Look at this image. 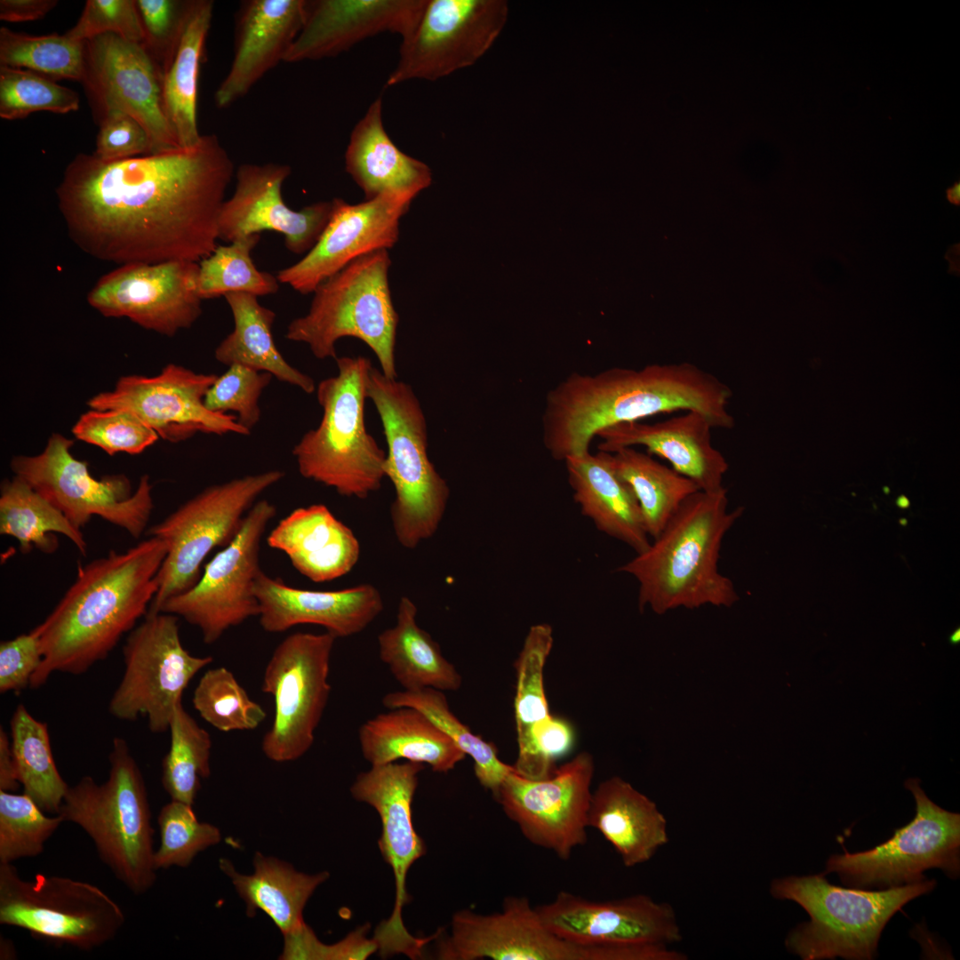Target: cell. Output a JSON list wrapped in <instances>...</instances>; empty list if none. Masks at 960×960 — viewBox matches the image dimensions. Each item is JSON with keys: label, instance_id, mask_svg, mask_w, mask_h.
Here are the masks:
<instances>
[{"label": "cell", "instance_id": "26", "mask_svg": "<svg viewBox=\"0 0 960 960\" xmlns=\"http://www.w3.org/2000/svg\"><path fill=\"white\" fill-rule=\"evenodd\" d=\"M496 8L480 0H428L413 31L402 40L387 85L436 81L479 55L495 32Z\"/></svg>", "mask_w": 960, "mask_h": 960}, {"label": "cell", "instance_id": "1", "mask_svg": "<svg viewBox=\"0 0 960 960\" xmlns=\"http://www.w3.org/2000/svg\"><path fill=\"white\" fill-rule=\"evenodd\" d=\"M235 174L214 134L191 147L104 162L77 154L57 188L72 240L103 261L197 262L216 249L218 220Z\"/></svg>", "mask_w": 960, "mask_h": 960}, {"label": "cell", "instance_id": "13", "mask_svg": "<svg viewBox=\"0 0 960 960\" xmlns=\"http://www.w3.org/2000/svg\"><path fill=\"white\" fill-rule=\"evenodd\" d=\"M905 787L916 801L913 820L872 849L830 856L823 874L836 873L844 885L864 890L919 883L926 879L925 870L935 868L949 878L959 876L960 814L930 800L919 779L907 780Z\"/></svg>", "mask_w": 960, "mask_h": 960}, {"label": "cell", "instance_id": "14", "mask_svg": "<svg viewBox=\"0 0 960 960\" xmlns=\"http://www.w3.org/2000/svg\"><path fill=\"white\" fill-rule=\"evenodd\" d=\"M179 617L148 612L123 647L124 673L108 712L121 721L146 718L152 732L168 731L177 705L194 676L212 662L192 655L183 646Z\"/></svg>", "mask_w": 960, "mask_h": 960}, {"label": "cell", "instance_id": "6", "mask_svg": "<svg viewBox=\"0 0 960 960\" xmlns=\"http://www.w3.org/2000/svg\"><path fill=\"white\" fill-rule=\"evenodd\" d=\"M935 887L934 879L884 890L841 887L822 873L775 878L770 893L797 903L810 916L788 932L785 946L790 953L803 960H870L895 913Z\"/></svg>", "mask_w": 960, "mask_h": 960}, {"label": "cell", "instance_id": "10", "mask_svg": "<svg viewBox=\"0 0 960 960\" xmlns=\"http://www.w3.org/2000/svg\"><path fill=\"white\" fill-rule=\"evenodd\" d=\"M284 476L271 469L211 485L150 527L147 534L164 540L167 554L148 612H158L166 600L190 589L205 557L234 540L256 500Z\"/></svg>", "mask_w": 960, "mask_h": 960}, {"label": "cell", "instance_id": "4", "mask_svg": "<svg viewBox=\"0 0 960 960\" xmlns=\"http://www.w3.org/2000/svg\"><path fill=\"white\" fill-rule=\"evenodd\" d=\"M742 514L743 507L728 509L725 488L688 496L649 547L616 570L637 580L639 610L732 606L740 596L717 564L724 537Z\"/></svg>", "mask_w": 960, "mask_h": 960}, {"label": "cell", "instance_id": "35", "mask_svg": "<svg viewBox=\"0 0 960 960\" xmlns=\"http://www.w3.org/2000/svg\"><path fill=\"white\" fill-rule=\"evenodd\" d=\"M363 756L372 765L404 759L446 773L466 755L425 714L411 707L391 708L364 723L358 731Z\"/></svg>", "mask_w": 960, "mask_h": 960}, {"label": "cell", "instance_id": "17", "mask_svg": "<svg viewBox=\"0 0 960 960\" xmlns=\"http://www.w3.org/2000/svg\"><path fill=\"white\" fill-rule=\"evenodd\" d=\"M276 506L258 500L247 513L234 540L204 565L188 590L166 600L158 612L183 618L197 627L205 644L218 641L229 628L259 615L254 592L260 567V542Z\"/></svg>", "mask_w": 960, "mask_h": 960}, {"label": "cell", "instance_id": "45", "mask_svg": "<svg viewBox=\"0 0 960 960\" xmlns=\"http://www.w3.org/2000/svg\"><path fill=\"white\" fill-rule=\"evenodd\" d=\"M171 743L162 762V784L171 800L193 805L211 773L212 738L180 702L169 725Z\"/></svg>", "mask_w": 960, "mask_h": 960}, {"label": "cell", "instance_id": "47", "mask_svg": "<svg viewBox=\"0 0 960 960\" xmlns=\"http://www.w3.org/2000/svg\"><path fill=\"white\" fill-rule=\"evenodd\" d=\"M0 65L29 69L55 81L82 82L85 71L84 42L65 34L30 36L2 27Z\"/></svg>", "mask_w": 960, "mask_h": 960}, {"label": "cell", "instance_id": "56", "mask_svg": "<svg viewBox=\"0 0 960 960\" xmlns=\"http://www.w3.org/2000/svg\"><path fill=\"white\" fill-rule=\"evenodd\" d=\"M370 924H365L348 933L340 941L326 945L305 924L298 932L284 937L283 959L364 960L378 951L376 940L367 938Z\"/></svg>", "mask_w": 960, "mask_h": 960}, {"label": "cell", "instance_id": "61", "mask_svg": "<svg viewBox=\"0 0 960 960\" xmlns=\"http://www.w3.org/2000/svg\"><path fill=\"white\" fill-rule=\"evenodd\" d=\"M945 197L947 201L954 205H960V181H955L951 186L946 188Z\"/></svg>", "mask_w": 960, "mask_h": 960}, {"label": "cell", "instance_id": "51", "mask_svg": "<svg viewBox=\"0 0 960 960\" xmlns=\"http://www.w3.org/2000/svg\"><path fill=\"white\" fill-rule=\"evenodd\" d=\"M157 824L160 844L154 854L156 870L172 866L186 868L200 852L219 844L221 839L217 827L201 822L192 805L176 800H171L162 807Z\"/></svg>", "mask_w": 960, "mask_h": 960}, {"label": "cell", "instance_id": "20", "mask_svg": "<svg viewBox=\"0 0 960 960\" xmlns=\"http://www.w3.org/2000/svg\"><path fill=\"white\" fill-rule=\"evenodd\" d=\"M441 960H613L611 948L586 947L552 932L524 896H509L500 912H456L437 944Z\"/></svg>", "mask_w": 960, "mask_h": 960}, {"label": "cell", "instance_id": "25", "mask_svg": "<svg viewBox=\"0 0 960 960\" xmlns=\"http://www.w3.org/2000/svg\"><path fill=\"white\" fill-rule=\"evenodd\" d=\"M291 174L287 164H244L236 171L233 195L221 206L218 237L231 243L265 230L284 235L292 253H307L326 227L332 200L317 202L296 211L284 201L282 187Z\"/></svg>", "mask_w": 960, "mask_h": 960}, {"label": "cell", "instance_id": "57", "mask_svg": "<svg viewBox=\"0 0 960 960\" xmlns=\"http://www.w3.org/2000/svg\"><path fill=\"white\" fill-rule=\"evenodd\" d=\"M151 154L149 137L135 118L120 110L102 116L92 154L96 158L113 162Z\"/></svg>", "mask_w": 960, "mask_h": 960}, {"label": "cell", "instance_id": "55", "mask_svg": "<svg viewBox=\"0 0 960 960\" xmlns=\"http://www.w3.org/2000/svg\"><path fill=\"white\" fill-rule=\"evenodd\" d=\"M144 47L164 71L179 42L189 1L135 0Z\"/></svg>", "mask_w": 960, "mask_h": 960}, {"label": "cell", "instance_id": "3", "mask_svg": "<svg viewBox=\"0 0 960 960\" xmlns=\"http://www.w3.org/2000/svg\"><path fill=\"white\" fill-rule=\"evenodd\" d=\"M166 554L165 542L150 536L125 552L111 550L80 565L74 583L32 629L42 660L29 686L41 687L55 673L84 674L105 660L148 613Z\"/></svg>", "mask_w": 960, "mask_h": 960}, {"label": "cell", "instance_id": "39", "mask_svg": "<svg viewBox=\"0 0 960 960\" xmlns=\"http://www.w3.org/2000/svg\"><path fill=\"white\" fill-rule=\"evenodd\" d=\"M234 318V330L218 345L215 358L230 366L242 364L265 372L307 394L316 390L314 380L292 366L277 349L272 335L276 313L260 305L258 297L234 292L224 296Z\"/></svg>", "mask_w": 960, "mask_h": 960}, {"label": "cell", "instance_id": "19", "mask_svg": "<svg viewBox=\"0 0 960 960\" xmlns=\"http://www.w3.org/2000/svg\"><path fill=\"white\" fill-rule=\"evenodd\" d=\"M217 377L169 364L155 376H123L112 390L97 394L87 404L91 409L133 413L171 443L185 441L199 432L249 435L236 415L205 407L204 396Z\"/></svg>", "mask_w": 960, "mask_h": 960}, {"label": "cell", "instance_id": "2", "mask_svg": "<svg viewBox=\"0 0 960 960\" xmlns=\"http://www.w3.org/2000/svg\"><path fill=\"white\" fill-rule=\"evenodd\" d=\"M732 396L727 384L688 362L573 372L547 394L543 444L552 458L564 461L590 452L603 428L676 411H697L713 428L731 429Z\"/></svg>", "mask_w": 960, "mask_h": 960}, {"label": "cell", "instance_id": "5", "mask_svg": "<svg viewBox=\"0 0 960 960\" xmlns=\"http://www.w3.org/2000/svg\"><path fill=\"white\" fill-rule=\"evenodd\" d=\"M108 763L104 782L84 776L68 787L58 814L88 835L101 861L139 896L156 879L147 787L125 740H113Z\"/></svg>", "mask_w": 960, "mask_h": 960}, {"label": "cell", "instance_id": "64", "mask_svg": "<svg viewBox=\"0 0 960 960\" xmlns=\"http://www.w3.org/2000/svg\"><path fill=\"white\" fill-rule=\"evenodd\" d=\"M900 523L902 524H906L907 521L903 518L902 520L900 521Z\"/></svg>", "mask_w": 960, "mask_h": 960}, {"label": "cell", "instance_id": "46", "mask_svg": "<svg viewBox=\"0 0 960 960\" xmlns=\"http://www.w3.org/2000/svg\"><path fill=\"white\" fill-rule=\"evenodd\" d=\"M260 239V234L238 238L229 245H220L199 263L197 290L202 300L244 292L266 296L276 292L278 280L254 265L251 252Z\"/></svg>", "mask_w": 960, "mask_h": 960}, {"label": "cell", "instance_id": "34", "mask_svg": "<svg viewBox=\"0 0 960 960\" xmlns=\"http://www.w3.org/2000/svg\"><path fill=\"white\" fill-rule=\"evenodd\" d=\"M569 484L582 515L602 532L629 546L636 554L650 545L638 503L630 488L612 469L605 452L568 457Z\"/></svg>", "mask_w": 960, "mask_h": 960}, {"label": "cell", "instance_id": "21", "mask_svg": "<svg viewBox=\"0 0 960 960\" xmlns=\"http://www.w3.org/2000/svg\"><path fill=\"white\" fill-rule=\"evenodd\" d=\"M81 82L101 117L120 110L146 130L152 154L179 148L164 114L163 72L143 44L106 33L84 42Z\"/></svg>", "mask_w": 960, "mask_h": 960}, {"label": "cell", "instance_id": "22", "mask_svg": "<svg viewBox=\"0 0 960 960\" xmlns=\"http://www.w3.org/2000/svg\"><path fill=\"white\" fill-rule=\"evenodd\" d=\"M198 270L197 262L186 260L121 265L99 279L87 300L104 316L173 336L202 314Z\"/></svg>", "mask_w": 960, "mask_h": 960}, {"label": "cell", "instance_id": "53", "mask_svg": "<svg viewBox=\"0 0 960 960\" xmlns=\"http://www.w3.org/2000/svg\"><path fill=\"white\" fill-rule=\"evenodd\" d=\"M272 377L268 372L232 364L210 387L204 405L214 412H236L237 422L251 432L260 419L259 399Z\"/></svg>", "mask_w": 960, "mask_h": 960}, {"label": "cell", "instance_id": "31", "mask_svg": "<svg viewBox=\"0 0 960 960\" xmlns=\"http://www.w3.org/2000/svg\"><path fill=\"white\" fill-rule=\"evenodd\" d=\"M267 543L284 553L301 575L317 583L346 575L360 556L353 531L324 504L293 509L269 532Z\"/></svg>", "mask_w": 960, "mask_h": 960}, {"label": "cell", "instance_id": "44", "mask_svg": "<svg viewBox=\"0 0 960 960\" xmlns=\"http://www.w3.org/2000/svg\"><path fill=\"white\" fill-rule=\"evenodd\" d=\"M383 705L391 709L400 707L414 708L433 721L474 762L476 778L482 787L496 793L504 779L514 770L502 762L493 743L471 732L450 709L444 692L424 688L399 691L386 694Z\"/></svg>", "mask_w": 960, "mask_h": 960}, {"label": "cell", "instance_id": "18", "mask_svg": "<svg viewBox=\"0 0 960 960\" xmlns=\"http://www.w3.org/2000/svg\"><path fill=\"white\" fill-rule=\"evenodd\" d=\"M594 771L593 757L587 752L541 780L522 777L513 770L493 796L525 839L568 860L588 840Z\"/></svg>", "mask_w": 960, "mask_h": 960}, {"label": "cell", "instance_id": "15", "mask_svg": "<svg viewBox=\"0 0 960 960\" xmlns=\"http://www.w3.org/2000/svg\"><path fill=\"white\" fill-rule=\"evenodd\" d=\"M335 640L328 632H296L274 650L261 686L275 702L272 724L261 741L269 760L294 761L312 747L331 693L328 678Z\"/></svg>", "mask_w": 960, "mask_h": 960}, {"label": "cell", "instance_id": "12", "mask_svg": "<svg viewBox=\"0 0 960 960\" xmlns=\"http://www.w3.org/2000/svg\"><path fill=\"white\" fill-rule=\"evenodd\" d=\"M73 441L54 433L42 452L18 455L11 460L16 476L59 508L78 529L93 516L125 530L137 539L146 531L154 504L149 476L137 489L124 475L93 477L84 460L73 456Z\"/></svg>", "mask_w": 960, "mask_h": 960}, {"label": "cell", "instance_id": "38", "mask_svg": "<svg viewBox=\"0 0 960 960\" xmlns=\"http://www.w3.org/2000/svg\"><path fill=\"white\" fill-rule=\"evenodd\" d=\"M417 612L412 599L400 598L396 624L378 636L380 660L405 691L458 690L460 675L444 657L439 644L417 624Z\"/></svg>", "mask_w": 960, "mask_h": 960}, {"label": "cell", "instance_id": "24", "mask_svg": "<svg viewBox=\"0 0 960 960\" xmlns=\"http://www.w3.org/2000/svg\"><path fill=\"white\" fill-rule=\"evenodd\" d=\"M412 199L383 194L358 204L332 199L330 220L316 244L297 263L281 269L278 282L301 294L316 287L356 259L392 248L401 218Z\"/></svg>", "mask_w": 960, "mask_h": 960}, {"label": "cell", "instance_id": "41", "mask_svg": "<svg viewBox=\"0 0 960 960\" xmlns=\"http://www.w3.org/2000/svg\"><path fill=\"white\" fill-rule=\"evenodd\" d=\"M606 453L614 472L633 492L645 531L652 539L660 533L682 502L700 491L692 480L635 447Z\"/></svg>", "mask_w": 960, "mask_h": 960}, {"label": "cell", "instance_id": "27", "mask_svg": "<svg viewBox=\"0 0 960 960\" xmlns=\"http://www.w3.org/2000/svg\"><path fill=\"white\" fill-rule=\"evenodd\" d=\"M428 0H305L304 22L284 62L331 58L380 33L402 40L415 30Z\"/></svg>", "mask_w": 960, "mask_h": 960}, {"label": "cell", "instance_id": "54", "mask_svg": "<svg viewBox=\"0 0 960 960\" xmlns=\"http://www.w3.org/2000/svg\"><path fill=\"white\" fill-rule=\"evenodd\" d=\"M106 33L144 44V30L134 0H87L79 20L65 36L84 42Z\"/></svg>", "mask_w": 960, "mask_h": 960}, {"label": "cell", "instance_id": "11", "mask_svg": "<svg viewBox=\"0 0 960 960\" xmlns=\"http://www.w3.org/2000/svg\"><path fill=\"white\" fill-rule=\"evenodd\" d=\"M125 923L120 906L95 884L60 876H20L0 863V924L90 951L116 938Z\"/></svg>", "mask_w": 960, "mask_h": 960}, {"label": "cell", "instance_id": "9", "mask_svg": "<svg viewBox=\"0 0 960 960\" xmlns=\"http://www.w3.org/2000/svg\"><path fill=\"white\" fill-rule=\"evenodd\" d=\"M388 250L356 259L315 290L308 311L287 326V340L307 344L318 359L337 358L344 337L364 341L380 371L397 378L395 348L398 314L388 284Z\"/></svg>", "mask_w": 960, "mask_h": 960}, {"label": "cell", "instance_id": "28", "mask_svg": "<svg viewBox=\"0 0 960 960\" xmlns=\"http://www.w3.org/2000/svg\"><path fill=\"white\" fill-rule=\"evenodd\" d=\"M254 592L259 603L260 624L268 633L312 624L324 628L336 638L347 637L366 628L384 607L380 591L371 584L315 591L288 586L262 571L257 577Z\"/></svg>", "mask_w": 960, "mask_h": 960}, {"label": "cell", "instance_id": "40", "mask_svg": "<svg viewBox=\"0 0 960 960\" xmlns=\"http://www.w3.org/2000/svg\"><path fill=\"white\" fill-rule=\"evenodd\" d=\"M553 643L550 625H533L515 661L516 686L514 710L518 754L513 768L518 775L531 780H536L537 740L553 718L544 690V667Z\"/></svg>", "mask_w": 960, "mask_h": 960}, {"label": "cell", "instance_id": "33", "mask_svg": "<svg viewBox=\"0 0 960 960\" xmlns=\"http://www.w3.org/2000/svg\"><path fill=\"white\" fill-rule=\"evenodd\" d=\"M345 168L365 199L395 194L413 200L432 183L430 168L401 151L388 135L381 97L354 126L345 152Z\"/></svg>", "mask_w": 960, "mask_h": 960}, {"label": "cell", "instance_id": "8", "mask_svg": "<svg viewBox=\"0 0 960 960\" xmlns=\"http://www.w3.org/2000/svg\"><path fill=\"white\" fill-rule=\"evenodd\" d=\"M386 438L385 476L393 484L390 517L395 536L413 549L438 530L450 488L428 454V426L412 387L371 368L366 387Z\"/></svg>", "mask_w": 960, "mask_h": 960}, {"label": "cell", "instance_id": "29", "mask_svg": "<svg viewBox=\"0 0 960 960\" xmlns=\"http://www.w3.org/2000/svg\"><path fill=\"white\" fill-rule=\"evenodd\" d=\"M305 0L244 1L236 19L234 54L214 103L227 108L244 98L279 62L304 22Z\"/></svg>", "mask_w": 960, "mask_h": 960}, {"label": "cell", "instance_id": "43", "mask_svg": "<svg viewBox=\"0 0 960 960\" xmlns=\"http://www.w3.org/2000/svg\"><path fill=\"white\" fill-rule=\"evenodd\" d=\"M10 738L23 793L44 812L58 814L69 786L56 766L47 724L19 704L10 720Z\"/></svg>", "mask_w": 960, "mask_h": 960}, {"label": "cell", "instance_id": "50", "mask_svg": "<svg viewBox=\"0 0 960 960\" xmlns=\"http://www.w3.org/2000/svg\"><path fill=\"white\" fill-rule=\"evenodd\" d=\"M78 93L37 72L0 66V117L15 120L47 111L68 114L79 108Z\"/></svg>", "mask_w": 960, "mask_h": 960}, {"label": "cell", "instance_id": "49", "mask_svg": "<svg viewBox=\"0 0 960 960\" xmlns=\"http://www.w3.org/2000/svg\"><path fill=\"white\" fill-rule=\"evenodd\" d=\"M28 796L0 790V863L40 855L64 822L48 816Z\"/></svg>", "mask_w": 960, "mask_h": 960}, {"label": "cell", "instance_id": "7", "mask_svg": "<svg viewBox=\"0 0 960 960\" xmlns=\"http://www.w3.org/2000/svg\"><path fill=\"white\" fill-rule=\"evenodd\" d=\"M336 375L321 380L316 397L323 409L319 425L292 449L300 474L348 498L366 499L377 492L386 452L366 429L364 404L372 367L364 356L336 358Z\"/></svg>", "mask_w": 960, "mask_h": 960}, {"label": "cell", "instance_id": "30", "mask_svg": "<svg viewBox=\"0 0 960 960\" xmlns=\"http://www.w3.org/2000/svg\"><path fill=\"white\" fill-rule=\"evenodd\" d=\"M708 420L697 411L655 422L619 423L601 429L598 450L612 452L620 448L644 446L650 455L667 460L671 468L692 480L700 489L714 492L724 488L729 464L714 447Z\"/></svg>", "mask_w": 960, "mask_h": 960}, {"label": "cell", "instance_id": "32", "mask_svg": "<svg viewBox=\"0 0 960 960\" xmlns=\"http://www.w3.org/2000/svg\"><path fill=\"white\" fill-rule=\"evenodd\" d=\"M588 820L627 868L649 861L668 842V821L657 804L619 776L592 792Z\"/></svg>", "mask_w": 960, "mask_h": 960}, {"label": "cell", "instance_id": "42", "mask_svg": "<svg viewBox=\"0 0 960 960\" xmlns=\"http://www.w3.org/2000/svg\"><path fill=\"white\" fill-rule=\"evenodd\" d=\"M0 533L14 538L23 554L36 548L52 554L58 548L55 533L68 538L83 556L87 544L83 532L51 502L19 476L5 480L0 492Z\"/></svg>", "mask_w": 960, "mask_h": 960}, {"label": "cell", "instance_id": "58", "mask_svg": "<svg viewBox=\"0 0 960 960\" xmlns=\"http://www.w3.org/2000/svg\"><path fill=\"white\" fill-rule=\"evenodd\" d=\"M42 660L39 639L31 630L0 643V692H19L30 680Z\"/></svg>", "mask_w": 960, "mask_h": 960}, {"label": "cell", "instance_id": "37", "mask_svg": "<svg viewBox=\"0 0 960 960\" xmlns=\"http://www.w3.org/2000/svg\"><path fill=\"white\" fill-rule=\"evenodd\" d=\"M213 13V2L189 1L175 51L163 71L164 114L180 147L196 144L197 91L200 63Z\"/></svg>", "mask_w": 960, "mask_h": 960}, {"label": "cell", "instance_id": "62", "mask_svg": "<svg viewBox=\"0 0 960 960\" xmlns=\"http://www.w3.org/2000/svg\"><path fill=\"white\" fill-rule=\"evenodd\" d=\"M949 642L953 644H956L960 642V629H956L948 638Z\"/></svg>", "mask_w": 960, "mask_h": 960}, {"label": "cell", "instance_id": "48", "mask_svg": "<svg viewBox=\"0 0 960 960\" xmlns=\"http://www.w3.org/2000/svg\"><path fill=\"white\" fill-rule=\"evenodd\" d=\"M192 703L199 716L223 732L252 731L266 718V711L252 700L225 667L208 669L196 686Z\"/></svg>", "mask_w": 960, "mask_h": 960}, {"label": "cell", "instance_id": "52", "mask_svg": "<svg viewBox=\"0 0 960 960\" xmlns=\"http://www.w3.org/2000/svg\"><path fill=\"white\" fill-rule=\"evenodd\" d=\"M72 433L76 439L95 445L108 455L140 454L159 438L136 415L123 410L91 409L80 416Z\"/></svg>", "mask_w": 960, "mask_h": 960}, {"label": "cell", "instance_id": "60", "mask_svg": "<svg viewBox=\"0 0 960 960\" xmlns=\"http://www.w3.org/2000/svg\"><path fill=\"white\" fill-rule=\"evenodd\" d=\"M17 779L10 734L0 728V790L15 792L20 787Z\"/></svg>", "mask_w": 960, "mask_h": 960}, {"label": "cell", "instance_id": "23", "mask_svg": "<svg viewBox=\"0 0 960 960\" xmlns=\"http://www.w3.org/2000/svg\"><path fill=\"white\" fill-rule=\"evenodd\" d=\"M535 908L552 932L580 946L671 947L683 939L672 906L645 894L593 900L561 891L551 901Z\"/></svg>", "mask_w": 960, "mask_h": 960}, {"label": "cell", "instance_id": "59", "mask_svg": "<svg viewBox=\"0 0 960 960\" xmlns=\"http://www.w3.org/2000/svg\"><path fill=\"white\" fill-rule=\"evenodd\" d=\"M58 4L56 0H1L0 20L8 22L42 19Z\"/></svg>", "mask_w": 960, "mask_h": 960}, {"label": "cell", "instance_id": "36", "mask_svg": "<svg viewBox=\"0 0 960 960\" xmlns=\"http://www.w3.org/2000/svg\"><path fill=\"white\" fill-rule=\"evenodd\" d=\"M220 869L229 877L246 906V914L265 913L284 936L301 929L304 908L316 889L329 878L327 871L308 875L288 862L256 852L252 875L238 873L227 859Z\"/></svg>", "mask_w": 960, "mask_h": 960}, {"label": "cell", "instance_id": "63", "mask_svg": "<svg viewBox=\"0 0 960 960\" xmlns=\"http://www.w3.org/2000/svg\"><path fill=\"white\" fill-rule=\"evenodd\" d=\"M897 503L900 508H907L908 506V500L905 497L900 498Z\"/></svg>", "mask_w": 960, "mask_h": 960}, {"label": "cell", "instance_id": "16", "mask_svg": "<svg viewBox=\"0 0 960 960\" xmlns=\"http://www.w3.org/2000/svg\"><path fill=\"white\" fill-rule=\"evenodd\" d=\"M423 769V764L408 761L372 765L369 771L357 775L350 788L354 799L371 805L379 813L381 821L379 847L395 877L392 914L380 922L373 936L382 957L404 954L415 959L422 955L426 943L436 938V934L427 938L412 935L402 918L403 908L410 900L406 891L407 873L427 852L424 840L414 828L412 807L419 773Z\"/></svg>", "mask_w": 960, "mask_h": 960}]
</instances>
